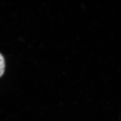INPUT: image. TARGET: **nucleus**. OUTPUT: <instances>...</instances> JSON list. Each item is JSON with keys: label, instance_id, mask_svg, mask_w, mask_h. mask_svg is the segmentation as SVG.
<instances>
[{"label": "nucleus", "instance_id": "1", "mask_svg": "<svg viewBox=\"0 0 121 121\" xmlns=\"http://www.w3.org/2000/svg\"><path fill=\"white\" fill-rule=\"evenodd\" d=\"M5 62L4 58L2 55L0 53V77L4 73Z\"/></svg>", "mask_w": 121, "mask_h": 121}]
</instances>
